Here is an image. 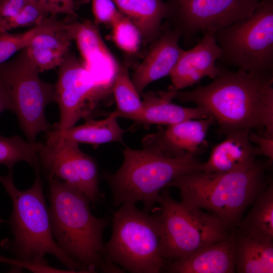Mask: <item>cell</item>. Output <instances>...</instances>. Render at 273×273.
Wrapping results in <instances>:
<instances>
[{
  "mask_svg": "<svg viewBox=\"0 0 273 273\" xmlns=\"http://www.w3.org/2000/svg\"><path fill=\"white\" fill-rule=\"evenodd\" d=\"M272 75L221 68L209 84L189 92L177 90L174 98L204 109L218 125L220 135L254 130L273 137Z\"/></svg>",
  "mask_w": 273,
  "mask_h": 273,
  "instance_id": "6da1fadb",
  "label": "cell"
},
{
  "mask_svg": "<svg viewBox=\"0 0 273 273\" xmlns=\"http://www.w3.org/2000/svg\"><path fill=\"white\" fill-rule=\"evenodd\" d=\"M49 207L56 242L84 272H123L104 254L103 235L108 218L90 211L89 199L73 186L57 178L48 179Z\"/></svg>",
  "mask_w": 273,
  "mask_h": 273,
  "instance_id": "7a4b0ae2",
  "label": "cell"
},
{
  "mask_svg": "<svg viewBox=\"0 0 273 273\" xmlns=\"http://www.w3.org/2000/svg\"><path fill=\"white\" fill-rule=\"evenodd\" d=\"M265 167L228 172L195 171L180 175L167 187L178 189L181 201L218 217L230 230L238 226L243 213L268 186Z\"/></svg>",
  "mask_w": 273,
  "mask_h": 273,
  "instance_id": "3957f363",
  "label": "cell"
},
{
  "mask_svg": "<svg viewBox=\"0 0 273 273\" xmlns=\"http://www.w3.org/2000/svg\"><path fill=\"white\" fill-rule=\"evenodd\" d=\"M35 170V178L32 186L24 191L15 186L13 169L9 170L6 175H0V182L12 201L9 223L14 236L13 240L5 239L1 246L19 260L43 262L46 260L44 255L49 253L67 269L73 272H84L81 266L66 255L54 240L39 167Z\"/></svg>",
  "mask_w": 273,
  "mask_h": 273,
  "instance_id": "277c9868",
  "label": "cell"
},
{
  "mask_svg": "<svg viewBox=\"0 0 273 273\" xmlns=\"http://www.w3.org/2000/svg\"><path fill=\"white\" fill-rule=\"evenodd\" d=\"M123 155V163L115 173L102 174L111 190L114 206L141 202L149 212L169 183L184 174L201 171L202 163L194 155L169 157L150 145H143L139 150L126 147Z\"/></svg>",
  "mask_w": 273,
  "mask_h": 273,
  "instance_id": "5b68a950",
  "label": "cell"
},
{
  "mask_svg": "<svg viewBox=\"0 0 273 273\" xmlns=\"http://www.w3.org/2000/svg\"><path fill=\"white\" fill-rule=\"evenodd\" d=\"M106 257L132 273H159L167 262L164 256L158 216L122 204L112 218L110 240L104 244Z\"/></svg>",
  "mask_w": 273,
  "mask_h": 273,
  "instance_id": "8992f818",
  "label": "cell"
},
{
  "mask_svg": "<svg viewBox=\"0 0 273 273\" xmlns=\"http://www.w3.org/2000/svg\"><path fill=\"white\" fill-rule=\"evenodd\" d=\"M157 203L161 206L158 216L167 262L188 256L231 234L230 230L214 214L174 200L168 187L161 191Z\"/></svg>",
  "mask_w": 273,
  "mask_h": 273,
  "instance_id": "52a82bcc",
  "label": "cell"
},
{
  "mask_svg": "<svg viewBox=\"0 0 273 273\" xmlns=\"http://www.w3.org/2000/svg\"><path fill=\"white\" fill-rule=\"evenodd\" d=\"M213 35L221 60L248 72L272 75L273 0H261L251 15Z\"/></svg>",
  "mask_w": 273,
  "mask_h": 273,
  "instance_id": "ba28073f",
  "label": "cell"
},
{
  "mask_svg": "<svg viewBox=\"0 0 273 273\" xmlns=\"http://www.w3.org/2000/svg\"><path fill=\"white\" fill-rule=\"evenodd\" d=\"M26 48L12 60L0 64V83L9 96L19 125L30 142L52 126L45 115L48 104L55 102V87L43 81Z\"/></svg>",
  "mask_w": 273,
  "mask_h": 273,
  "instance_id": "9c48e42d",
  "label": "cell"
},
{
  "mask_svg": "<svg viewBox=\"0 0 273 273\" xmlns=\"http://www.w3.org/2000/svg\"><path fill=\"white\" fill-rule=\"evenodd\" d=\"M38 166L47 179H59L73 186L92 203L104 198L99 188L97 163L82 151L76 142L47 132L46 143L38 154Z\"/></svg>",
  "mask_w": 273,
  "mask_h": 273,
  "instance_id": "30bf717a",
  "label": "cell"
},
{
  "mask_svg": "<svg viewBox=\"0 0 273 273\" xmlns=\"http://www.w3.org/2000/svg\"><path fill=\"white\" fill-rule=\"evenodd\" d=\"M261 0H168L166 17L181 35L216 31L251 15Z\"/></svg>",
  "mask_w": 273,
  "mask_h": 273,
  "instance_id": "8fae6325",
  "label": "cell"
},
{
  "mask_svg": "<svg viewBox=\"0 0 273 273\" xmlns=\"http://www.w3.org/2000/svg\"><path fill=\"white\" fill-rule=\"evenodd\" d=\"M55 102L60 119L54 129L63 130L91 115L102 102L90 76L81 62L70 51L59 67Z\"/></svg>",
  "mask_w": 273,
  "mask_h": 273,
  "instance_id": "7c38bea8",
  "label": "cell"
},
{
  "mask_svg": "<svg viewBox=\"0 0 273 273\" xmlns=\"http://www.w3.org/2000/svg\"><path fill=\"white\" fill-rule=\"evenodd\" d=\"M80 52L83 66L103 102L112 93L119 66L102 39L95 23L88 20L65 23Z\"/></svg>",
  "mask_w": 273,
  "mask_h": 273,
  "instance_id": "4fadbf2b",
  "label": "cell"
},
{
  "mask_svg": "<svg viewBox=\"0 0 273 273\" xmlns=\"http://www.w3.org/2000/svg\"><path fill=\"white\" fill-rule=\"evenodd\" d=\"M214 122L212 116L185 120L147 135L143 143L158 149L169 157H179L187 154L195 156L207 145V133Z\"/></svg>",
  "mask_w": 273,
  "mask_h": 273,
  "instance_id": "5bb4252c",
  "label": "cell"
},
{
  "mask_svg": "<svg viewBox=\"0 0 273 273\" xmlns=\"http://www.w3.org/2000/svg\"><path fill=\"white\" fill-rule=\"evenodd\" d=\"M221 51L212 34L205 32L200 41L189 50H182L171 71L172 86L177 90L192 85L203 78L214 79L221 68L215 66Z\"/></svg>",
  "mask_w": 273,
  "mask_h": 273,
  "instance_id": "9a60e30c",
  "label": "cell"
},
{
  "mask_svg": "<svg viewBox=\"0 0 273 273\" xmlns=\"http://www.w3.org/2000/svg\"><path fill=\"white\" fill-rule=\"evenodd\" d=\"M236 234L188 255L166 263L164 270L172 273H233L236 271Z\"/></svg>",
  "mask_w": 273,
  "mask_h": 273,
  "instance_id": "2e32d148",
  "label": "cell"
},
{
  "mask_svg": "<svg viewBox=\"0 0 273 273\" xmlns=\"http://www.w3.org/2000/svg\"><path fill=\"white\" fill-rule=\"evenodd\" d=\"M250 131L239 130L226 133L224 140L212 148L208 160L202 163L201 171L228 172L254 166L259 154L258 148L249 140Z\"/></svg>",
  "mask_w": 273,
  "mask_h": 273,
  "instance_id": "e0dca14e",
  "label": "cell"
},
{
  "mask_svg": "<svg viewBox=\"0 0 273 273\" xmlns=\"http://www.w3.org/2000/svg\"><path fill=\"white\" fill-rule=\"evenodd\" d=\"M177 92L171 85L166 92H149L143 95L140 112L132 120L149 126L152 124L171 125L189 119L210 116L203 108H189L171 102Z\"/></svg>",
  "mask_w": 273,
  "mask_h": 273,
  "instance_id": "ac0fdd59",
  "label": "cell"
},
{
  "mask_svg": "<svg viewBox=\"0 0 273 273\" xmlns=\"http://www.w3.org/2000/svg\"><path fill=\"white\" fill-rule=\"evenodd\" d=\"M180 33L176 30L165 32L134 72L132 81L139 94L151 82L169 75L180 56Z\"/></svg>",
  "mask_w": 273,
  "mask_h": 273,
  "instance_id": "d6986e66",
  "label": "cell"
},
{
  "mask_svg": "<svg viewBox=\"0 0 273 273\" xmlns=\"http://www.w3.org/2000/svg\"><path fill=\"white\" fill-rule=\"evenodd\" d=\"M235 261L238 273H272L273 240L239 232L236 234Z\"/></svg>",
  "mask_w": 273,
  "mask_h": 273,
  "instance_id": "ffe728a7",
  "label": "cell"
},
{
  "mask_svg": "<svg viewBox=\"0 0 273 273\" xmlns=\"http://www.w3.org/2000/svg\"><path fill=\"white\" fill-rule=\"evenodd\" d=\"M115 111L100 120L87 119L80 125L73 126L63 130H51L48 133L78 143H85L94 147L110 142L123 143L126 130L119 125Z\"/></svg>",
  "mask_w": 273,
  "mask_h": 273,
  "instance_id": "44dd1931",
  "label": "cell"
},
{
  "mask_svg": "<svg viewBox=\"0 0 273 273\" xmlns=\"http://www.w3.org/2000/svg\"><path fill=\"white\" fill-rule=\"evenodd\" d=\"M118 11L139 29L142 37L151 40L158 34L168 10L162 0H112Z\"/></svg>",
  "mask_w": 273,
  "mask_h": 273,
  "instance_id": "7402d4cb",
  "label": "cell"
},
{
  "mask_svg": "<svg viewBox=\"0 0 273 273\" xmlns=\"http://www.w3.org/2000/svg\"><path fill=\"white\" fill-rule=\"evenodd\" d=\"M246 217L238 226L239 232L273 240V185L269 182L253 202Z\"/></svg>",
  "mask_w": 273,
  "mask_h": 273,
  "instance_id": "603a6c76",
  "label": "cell"
},
{
  "mask_svg": "<svg viewBox=\"0 0 273 273\" xmlns=\"http://www.w3.org/2000/svg\"><path fill=\"white\" fill-rule=\"evenodd\" d=\"M43 143L26 142L19 136L6 137L0 135V164L6 165L9 170L14 165L24 161L34 169L38 167V154Z\"/></svg>",
  "mask_w": 273,
  "mask_h": 273,
  "instance_id": "cb8c5ba5",
  "label": "cell"
},
{
  "mask_svg": "<svg viewBox=\"0 0 273 273\" xmlns=\"http://www.w3.org/2000/svg\"><path fill=\"white\" fill-rule=\"evenodd\" d=\"M112 93L116 102L117 110L115 111L118 118L132 120L141 110L142 101L126 66L119 67L112 87Z\"/></svg>",
  "mask_w": 273,
  "mask_h": 273,
  "instance_id": "d4e9b609",
  "label": "cell"
},
{
  "mask_svg": "<svg viewBox=\"0 0 273 273\" xmlns=\"http://www.w3.org/2000/svg\"><path fill=\"white\" fill-rule=\"evenodd\" d=\"M58 20L57 16H49L42 23L23 33H0V64L26 48L35 35L51 27Z\"/></svg>",
  "mask_w": 273,
  "mask_h": 273,
  "instance_id": "484cf974",
  "label": "cell"
},
{
  "mask_svg": "<svg viewBox=\"0 0 273 273\" xmlns=\"http://www.w3.org/2000/svg\"><path fill=\"white\" fill-rule=\"evenodd\" d=\"M65 23L59 20L51 27L38 33L27 47L46 48L66 55L69 52L72 40L65 27Z\"/></svg>",
  "mask_w": 273,
  "mask_h": 273,
  "instance_id": "4316f807",
  "label": "cell"
},
{
  "mask_svg": "<svg viewBox=\"0 0 273 273\" xmlns=\"http://www.w3.org/2000/svg\"><path fill=\"white\" fill-rule=\"evenodd\" d=\"M112 38L122 50L133 54L139 49L142 36L137 27L121 13L111 24Z\"/></svg>",
  "mask_w": 273,
  "mask_h": 273,
  "instance_id": "83f0119b",
  "label": "cell"
},
{
  "mask_svg": "<svg viewBox=\"0 0 273 273\" xmlns=\"http://www.w3.org/2000/svg\"><path fill=\"white\" fill-rule=\"evenodd\" d=\"M49 16L38 2H28L19 13L7 24L5 32L17 28L38 25Z\"/></svg>",
  "mask_w": 273,
  "mask_h": 273,
  "instance_id": "f1b7e54d",
  "label": "cell"
},
{
  "mask_svg": "<svg viewBox=\"0 0 273 273\" xmlns=\"http://www.w3.org/2000/svg\"><path fill=\"white\" fill-rule=\"evenodd\" d=\"M27 54L39 72L59 67L65 55L43 48L27 47Z\"/></svg>",
  "mask_w": 273,
  "mask_h": 273,
  "instance_id": "f546056e",
  "label": "cell"
},
{
  "mask_svg": "<svg viewBox=\"0 0 273 273\" xmlns=\"http://www.w3.org/2000/svg\"><path fill=\"white\" fill-rule=\"evenodd\" d=\"M92 4L96 24L111 25L121 14L112 0H92Z\"/></svg>",
  "mask_w": 273,
  "mask_h": 273,
  "instance_id": "4dcf8cb0",
  "label": "cell"
},
{
  "mask_svg": "<svg viewBox=\"0 0 273 273\" xmlns=\"http://www.w3.org/2000/svg\"><path fill=\"white\" fill-rule=\"evenodd\" d=\"M38 4L50 16L66 14L74 18L77 16L73 0H38Z\"/></svg>",
  "mask_w": 273,
  "mask_h": 273,
  "instance_id": "1f68e13d",
  "label": "cell"
},
{
  "mask_svg": "<svg viewBox=\"0 0 273 273\" xmlns=\"http://www.w3.org/2000/svg\"><path fill=\"white\" fill-rule=\"evenodd\" d=\"M0 262L7 263L15 267L23 268L33 272L72 273L68 269H60L50 266L47 260L43 262H31L18 259H13L0 256Z\"/></svg>",
  "mask_w": 273,
  "mask_h": 273,
  "instance_id": "d6a6232c",
  "label": "cell"
},
{
  "mask_svg": "<svg viewBox=\"0 0 273 273\" xmlns=\"http://www.w3.org/2000/svg\"><path fill=\"white\" fill-rule=\"evenodd\" d=\"M28 1L0 0V33L5 32L7 24L15 18Z\"/></svg>",
  "mask_w": 273,
  "mask_h": 273,
  "instance_id": "836d02e7",
  "label": "cell"
},
{
  "mask_svg": "<svg viewBox=\"0 0 273 273\" xmlns=\"http://www.w3.org/2000/svg\"><path fill=\"white\" fill-rule=\"evenodd\" d=\"M249 138L251 143L257 145L259 154L268 157L270 162L273 159V137H268L255 133L249 132Z\"/></svg>",
  "mask_w": 273,
  "mask_h": 273,
  "instance_id": "e575fe53",
  "label": "cell"
},
{
  "mask_svg": "<svg viewBox=\"0 0 273 273\" xmlns=\"http://www.w3.org/2000/svg\"><path fill=\"white\" fill-rule=\"evenodd\" d=\"M7 110L13 112L14 107L9 96L0 83V114Z\"/></svg>",
  "mask_w": 273,
  "mask_h": 273,
  "instance_id": "d590c367",
  "label": "cell"
},
{
  "mask_svg": "<svg viewBox=\"0 0 273 273\" xmlns=\"http://www.w3.org/2000/svg\"><path fill=\"white\" fill-rule=\"evenodd\" d=\"M4 222H5V220L0 217V225Z\"/></svg>",
  "mask_w": 273,
  "mask_h": 273,
  "instance_id": "8d00e7d4",
  "label": "cell"
},
{
  "mask_svg": "<svg viewBox=\"0 0 273 273\" xmlns=\"http://www.w3.org/2000/svg\"><path fill=\"white\" fill-rule=\"evenodd\" d=\"M28 2H38V0H27Z\"/></svg>",
  "mask_w": 273,
  "mask_h": 273,
  "instance_id": "74e56055",
  "label": "cell"
}]
</instances>
